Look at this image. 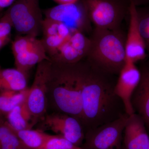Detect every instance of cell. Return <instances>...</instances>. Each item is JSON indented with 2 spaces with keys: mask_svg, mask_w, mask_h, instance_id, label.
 Here are the masks:
<instances>
[{
  "mask_svg": "<svg viewBox=\"0 0 149 149\" xmlns=\"http://www.w3.org/2000/svg\"><path fill=\"white\" fill-rule=\"evenodd\" d=\"M90 45L89 36L81 32H74L57 53L50 59L52 61L61 63H75L85 58Z\"/></svg>",
  "mask_w": 149,
  "mask_h": 149,
  "instance_id": "cell-12",
  "label": "cell"
},
{
  "mask_svg": "<svg viewBox=\"0 0 149 149\" xmlns=\"http://www.w3.org/2000/svg\"><path fill=\"white\" fill-rule=\"evenodd\" d=\"M15 1V0H1L2 9L10 7Z\"/></svg>",
  "mask_w": 149,
  "mask_h": 149,
  "instance_id": "cell-28",
  "label": "cell"
},
{
  "mask_svg": "<svg viewBox=\"0 0 149 149\" xmlns=\"http://www.w3.org/2000/svg\"><path fill=\"white\" fill-rule=\"evenodd\" d=\"M41 40L29 35H18L12 43L13 56L42 45Z\"/></svg>",
  "mask_w": 149,
  "mask_h": 149,
  "instance_id": "cell-21",
  "label": "cell"
},
{
  "mask_svg": "<svg viewBox=\"0 0 149 149\" xmlns=\"http://www.w3.org/2000/svg\"><path fill=\"white\" fill-rule=\"evenodd\" d=\"M10 39H0V50L5 46L10 41Z\"/></svg>",
  "mask_w": 149,
  "mask_h": 149,
  "instance_id": "cell-30",
  "label": "cell"
},
{
  "mask_svg": "<svg viewBox=\"0 0 149 149\" xmlns=\"http://www.w3.org/2000/svg\"><path fill=\"white\" fill-rule=\"evenodd\" d=\"M58 3V4H64L71 3L77 1L78 0H54Z\"/></svg>",
  "mask_w": 149,
  "mask_h": 149,
  "instance_id": "cell-29",
  "label": "cell"
},
{
  "mask_svg": "<svg viewBox=\"0 0 149 149\" xmlns=\"http://www.w3.org/2000/svg\"><path fill=\"white\" fill-rule=\"evenodd\" d=\"M117 78L99 69L86 58L82 60L80 81L83 127L93 129L115 119L112 116L117 100H120L114 91Z\"/></svg>",
  "mask_w": 149,
  "mask_h": 149,
  "instance_id": "cell-1",
  "label": "cell"
},
{
  "mask_svg": "<svg viewBox=\"0 0 149 149\" xmlns=\"http://www.w3.org/2000/svg\"><path fill=\"white\" fill-rule=\"evenodd\" d=\"M29 88L24 91L0 92V114L5 116L15 107L24 103L27 100Z\"/></svg>",
  "mask_w": 149,
  "mask_h": 149,
  "instance_id": "cell-19",
  "label": "cell"
},
{
  "mask_svg": "<svg viewBox=\"0 0 149 149\" xmlns=\"http://www.w3.org/2000/svg\"><path fill=\"white\" fill-rule=\"evenodd\" d=\"M128 32L125 40L126 60L136 63L147 58L145 43L139 30L136 6L130 4Z\"/></svg>",
  "mask_w": 149,
  "mask_h": 149,
  "instance_id": "cell-11",
  "label": "cell"
},
{
  "mask_svg": "<svg viewBox=\"0 0 149 149\" xmlns=\"http://www.w3.org/2000/svg\"><path fill=\"white\" fill-rule=\"evenodd\" d=\"M15 132L25 149H41L51 135L32 128Z\"/></svg>",
  "mask_w": 149,
  "mask_h": 149,
  "instance_id": "cell-18",
  "label": "cell"
},
{
  "mask_svg": "<svg viewBox=\"0 0 149 149\" xmlns=\"http://www.w3.org/2000/svg\"><path fill=\"white\" fill-rule=\"evenodd\" d=\"M139 30L145 43L149 62V6L136 7Z\"/></svg>",
  "mask_w": 149,
  "mask_h": 149,
  "instance_id": "cell-22",
  "label": "cell"
},
{
  "mask_svg": "<svg viewBox=\"0 0 149 149\" xmlns=\"http://www.w3.org/2000/svg\"><path fill=\"white\" fill-rule=\"evenodd\" d=\"M2 10L1 8V0H0V12Z\"/></svg>",
  "mask_w": 149,
  "mask_h": 149,
  "instance_id": "cell-31",
  "label": "cell"
},
{
  "mask_svg": "<svg viewBox=\"0 0 149 149\" xmlns=\"http://www.w3.org/2000/svg\"><path fill=\"white\" fill-rule=\"evenodd\" d=\"M52 62L45 60L37 65L35 78L25 102L33 126L47 114L48 107V83Z\"/></svg>",
  "mask_w": 149,
  "mask_h": 149,
  "instance_id": "cell-6",
  "label": "cell"
},
{
  "mask_svg": "<svg viewBox=\"0 0 149 149\" xmlns=\"http://www.w3.org/2000/svg\"><path fill=\"white\" fill-rule=\"evenodd\" d=\"M38 129L49 130L63 137L77 146L85 139L83 126L78 119L69 115L54 112L46 114L38 122Z\"/></svg>",
  "mask_w": 149,
  "mask_h": 149,
  "instance_id": "cell-9",
  "label": "cell"
},
{
  "mask_svg": "<svg viewBox=\"0 0 149 149\" xmlns=\"http://www.w3.org/2000/svg\"><path fill=\"white\" fill-rule=\"evenodd\" d=\"M78 149H84L83 148H80Z\"/></svg>",
  "mask_w": 149,
  "mask_h": 149,
  "instance_id": "cell-33",
  "label": "cell"
},
{
  "mask_svg": "<svg viewBox=\"0 0 149 149\" xmlns=\"http://www.w3.org/2000/svg\"><path fill=\"white\" fill-rule=\"evenodd\" d=\"M80 147L59 135H50L41 149H78Z\"/></svg>",
  "mask_w": 149,
  "mask_h": 149,
  "instance_id": "cell-24",
  "label": "cell"
},
{
  "mask_svg": "<svg viewBox=\"0 0 149 149\" xmlns=\"http://www.w3.org/2000/svg\"><path fill=\"white\" fill-rule=\"evenodd\" d=\"M124 143L126 149H147L149 136L145 122L135 113L129 116L124 130Z\"/></svg>",
  "mask_w": 149,
  "mask_h": 149,
  "instance_id": "cell-14",
  "label": "cell"
},
{
  "mask_svg": "<svg viewBox=\"0 0 149 149\" xmlns=\"http://www.w3.org/2000/svg\"><path fill=\"white\" fill-rule=\"evenodd\" d=\"M45 17L65 24L73 32L90 36L93 28L87 8L82 0L71 3L58 4L44 12Z\"/></svg>",
  "mask_w": 149,
  "mask_h": 149,
  "instance_id": "cell-8",
  "label": "cell"
},
{
  "mask_svg": "<svg viewBox=\"0 0 149 149\" xmlns=\"http://www.w3.org/2000/svg\"><path fill=\"white\" fill-rule=\"evenodd\" d=\"M13 28L12 22L8 15L6 12L0 18V39H10Z\"/></svg>",
  "mask_w": 149,
  "mask_h": 149,
  "instance_id": "cell-26",
  "label": "cell"
},
{
  "mask_svg": "<svg viewBox=\"0 0 149 149\" xmlns=\"http://www.w3.org/2000/svg\"><path fill=\"white\" fill-rule=\"evenodd\" d=\"M82 60L71 64L51 61L47 93L48 106L49 104L56 111L75 118L81 124L83 118L80 81Z\"/></svg>",
  "mask_w": 149,
  "mask_h": 149,
  "instance_id": "cell-2",
  "label": "cell"
},
{
  "mask_svg": "<svg viewBox=\"0 0 149 149\" xmlns=\"http://www.w3.org/2000/svg\"><path fill=\"white\" fill-rule=\"evenodd\" d=\"M6 120L15 131L32 129V118L25 102L15 107L5 116Z\"/></svg>",
  "mask_w": 149,
  "mask_h": 149,
  "instance_id": "cell-17",
  "label": "cell"
},
{
  "mask_svg": "<svg viewBox=\"0 0 149 149\" xmlns=\"http://www.w3.org/2000/svg\"><path fill=\"white\" fill-rule=\"evenodd\" d=\"M69 39L67 40L59 35H56L43 36L41 41L47 54L50 58L57 53L62 46Z\"/></svg>",
  "mask_w": 149,
  "mask_h": 149,
  "instance_id": "cell-23",
  "label": "cell"
},
{
  "mask_svg": "<svg viewBox=\"0 0 149 149\" xmlns=\"http://www.w3.org/2000/svg\"><path fill=\"white\" fill-rule=\"evenodd\" d=\"M59 24L58 22L45 17L42 24V33L43 36L58 35Z\"/></svg>",
  "mask_w": 149,
  "mask_h": 149,
  "instance_id": "cell-25",
  "label": "cell"
},
{
  "mask_svg": "<svg viewBox=\"0 0 149 149\" xmlns=\"http://www.w3.org/2000/svg\"><path fill=\"white\" fill-rule=\"evenodd\" d=\"M94 27L115 29L129 15L130 4L125 0H82Z\"/></svg>",
  "mask_w": 149,
  "mask_h": 149,
  "instance_id": "cell-4",
  "label": "cell"
},
{
  "mask_svg": "<svg viewBox=\"0 0 149 149\" xmlns=\"http://www.w3.org/2000/svg\"><path fill=\"white\" fill-rule=\"evenodd\" d=\"M126 36L121 27L110 30L94 27L85 58L103 72L118 76L126 61Z\"/></svg>",
  "mask_w": 149,
  "mask_h": 149,
  "instance_id": "cell-3",
  "label": "cell"
},
{
  "mask_svg": "<svg viewBox=\"0 0 149 149\" xmlns=\"http://www.w3.org/2000/svg\"><path fill=\"white\" fill-rule=\"evenodd\" d=\"M129 116L123 113L114 120L88 130L83 148L120 149L123 132Z\"/></svg>",
  "mask_w": 149,
  "mask_h": 149,
  "instance_id": "cell-7",
  "label": "cell"
},
{
  "mask_svg": "<svg viewBox=\"0 0 149 149\" xmlns=\"http://www.w3.org/2000/svg\"><path fill=\"white\" fill-rule=\"evenodd\" d=\"M40 0H15L6 12L18 35L35 37L42 32L44 19Z\"/></svg>",
  "mask_w": 149,
  "mask_h": 149,
  "instance_id": "cell-5",
  "label": "cell"
},
{
  "mask_svg": "<svg viewBox=\"0 0 149 149\" xmlns=\"http://www.w3.org/2000/svg\"><path fill=\"white\" fill-rule=\"evenodd\" d=\"M27 77L20 70L15 68L0 67V92L24 91L27 87Z\"/></svg>",
  "mask_w": 149,
  "mask_h": 149,
  "instance_id": "cell-15",
  "label": "cell"
},
{
  "mask_svg": "<svg viewBox=\"0 0 149 149\" xmlns=\"http://www.w3.org/2000/svg\"><path fill=\"white\" fill-rule=\"evenodd\" d=\"M142 62L139 69L141 79L132 95L131 104L135 112L141 116L149 129V62L147 59Z\"/></svg>",
  "mask_w": 149,
  "mask_h": 149,
  "instance_id": "cell-13",
  "label": "cell"
},
{
  "mask_svg": "<svg viewBox=\"0 0 149 149\" xmlns=\"http://www.w3.org/2000/svg\"><path fill=\"white\" fill-rule=\"evenodd\" d=\"M141 77V71L136 63L126 60L118 76L114 91L122 102L125 113L128 116L135 113L131 104V98Z\"/></svg>",
  "mask_w": 149,
  "mask_h": 149,
  "instance_id": "cell-10",
  "label": "cell"
},
{
  "mask_svg": "<svg viewBox=\"0 0 149 149\" xmlns=\"http://www.w3.org/2000/svg\"><path fill=\"white\" fill-rule=\"evenodd\" d=\"M15 68L28 76L30 70L45 60L50 59L43 45L27 52L14 55Z\"/></svg>",
  "mask_w": 149,
  "mask_h": 149,
  "instance_id": "cell-16",
  "label": "cell"
},
{
  "mask_svg": "<svg viewBox=\"0 0 149 149\" xmlns=\"http://www.w3.org/2000/svg\"><path fill=\"white\" fill-rule=\"evenodd\" d=\"M0 149H25L15 132L0 114Z\"/></svg>",
  "mask_w": 149,
  "mask_h": 149,
  "instance_id": "cell-20",
  "label": "cell"
},
{
  "mask_svg": "<svg viewBox=\"0 0 149 149\" xmlns=\"http://www.w3.org/2000/svg\"><path fill=\"white\" fill-rule=\"evenodd\" d=\"M147 149H149V144L148 146V148H147Z\"/></svg>",
  "mask_w": 149,
  "mask_h": 149,
  "instance_id": "cell-32",
  "label": "cell"
},
{
  "mask_svg": "<svg viewBox=\"0 0 149 149\" xmlns=\"http://www.w3.org/2000/svg\"><path fill=\"white\" fill-rule=\"evenodd\" d=\"M129 4L132 3L136 7L149 6V0H125Z\"/></svg>",
  "mask_w": 149,
  "mask_h": 149,
  "instance_id": "cell-27",
  "label": "cell"
}]
</instances>
